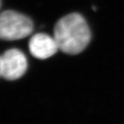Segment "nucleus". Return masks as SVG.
<instances>
[{
	"label": "nucleus",
	"mask_w": 124,
	"mask_h": 124,
	"mask_svg": "<svg viewBox=\"0 0 124 124\" xmlns=\"http://www.w3.org/2000/svg\"><path fill=\"white\" fill-rule=\"evenodd\" d=\"M91 37L89 26L78 13L62 17L54 28V38L59 49L69 55L82 52L88 45Z\"/></svg>",
	"instance_id": "nucleus-1"
},
{
	"label": "nucleus",
	"mask_w": 124,
	"mask_h": 124,
	"mask_svg": "<svg viewBox=\"0 0 124 124\" xmlns=\"http://www.w3.org/2000/svg\"><path fill=\"white\" fill-rule=\"evenodd\" d=\"M29 48L31 54L38 59H46L59 49L55 38L43 33L36 34L31 38Z\"/></svg>",
	"instance_id": "nucleus-4"
},
{
	"label": "nucleus",
	"mask_w": 124,
	"mask_h": 124,
	"mask_svg": "<svg viewBox=\"0 0 124 124\" xmlns=\"http://www.w3.org/2000/svg\"><path fill=\"white\" fill-rule=\"evenodd\" d=\"M33 31L31 20L21 13L8 10L0 16V37L5 40H15L28 37Z\"/></svg>",
	"instance_id": "nucleus-2"
},
{
	"label": "nucleus",
	"mask_w": 124,
	"mask_h": 124,
	"mask_svg": "<svg viewBox=\"0 0 124 124\" xmlns=\"http://www.w3.org/2000/svg\"><path fill=\"white\" fill-rule=\"evenodd\" d=\"M27 59L17 49L5 52L0 59V73L8 80H15L22 77L27 70Z\"/></svg>",
	"instance_id": "nucleus-3"
}]
</instances>
